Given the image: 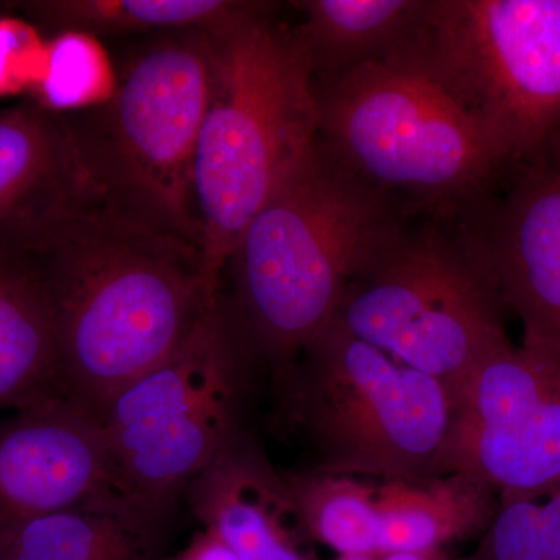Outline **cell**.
I'll return each instance as SVG.
<instances>
[{"label": "cell", "instance_id": "obj_1", "mask_svg": "<svg viewBox=\"0 0 560 560\" xmlns=\"http://www.w3.org/2000/svg\"><path fill=\"white\" fill-rule=\"evenodd\" d=\"M16 254L54 315L66 399L101 420L219 300L195 243L95 202Z\"/></svg>", "mask_w": 560, "mask_h": 560}, {"label": "cell", "instance_id": "obj_2", "mask_svg": "<svg viewBox=\"0 0 560 560\" xmlns=\"http://www.w3.org/2000/svg\"><path fill=\"white\" fill-rule=\"evenodd\" d=\"M278 3L205 32L209 98L194 165L198 242L212 290L232 250L276 191L318 147L307 47L276 21Z\"/></svg>", "mask_w": 560, "mask_h": 560}, {"label": "cell", "instance_id": "obj_3", "mask_svg": "<svg viewBox=\"0 0 560 560\" xmlns=\"http://www.w3.org/2000/svg\"><path fill=\"white\" fill-rule=\"evenodd\" d=\"M320 149L256 213L228 267L230 296L260 360L278 371L334 319L349 280L412 219ZM226 267V268H228Z\"/></svg>", "mask_w": 560, "mask_h": 560}, {"label": "cell", "instance_id": "obj_4", "mask_svg": "<svg viewBox=\"0 0 560 560\" xmlns=\"http://www.w3.org/2000/svg\"><path fill=\"white\" fill-rule=\"evenodd\" d=\"M313 86L320 149L411 215L458 219L511 173L469 110L401 51Z\"/></svg>", "mask_w": 560, "mask_h": 560}, {"label": "cell", "instance_id": "obj_5", "mask_svg": "<svg viewBox=\"0 0 560 560\" xmlns=\"http://www.w3.org/2000/svg\"><path fill=\"white\" fill-rule=\"evenodd\" d=\"M279 422L312 470L382 481L445 474L455 396L444 383L329 324L275 371Z\"/></svg>", "mask_w": 560, "mask_h": 560}, {"label": "cell", "instance_id": "obj_6", "mask_svg": "<svg viewBox=\"0 0 560 560\" xmlns=\"http://www.w3.org/2000/svg\"><path fill=\"white\" fill-rule=\"evenodd\" d=\"M209 83L205 32H175L127 62L108 102L62 116L102 206L198 248L194 165Z\"/></svg>", "mask_w": 560, "mask_h": 560}, {"label": "cell", "instance_id": "obj_7", "mask_svg": "<svg viewBox=\"0 0 560 560\" xmlns=\"http://www.w3.org/2000/svg\"><path fill=\"white\" fill-rule=\"evenodd\" d=\"M416 217L349 280L331 324L455 396L510 341L504 307L458 219Z\"/></svg>", "mask_w": 560, "mask_h": 560}, {"label": "cell", "instance_id": "obj_8", "mask_svg": "<svg viewBox=\"0 0 560 560\" xmlns=\"http://www.w3.org/2000/svg\"><path fill=\"white\" fill-rule=\"evenodd\" d=\"M256 360L238 313L221 290L179 348L103 411L102 427L125 488L175 508L189 482L243 429Z\"/></svg>", "mask_w": 560, "mask_h": 560}, {"label": "cell", "instance_id": "obj_9", "mask_svg": "<svg viewBox=\"0 0 560 560\" xmlns=\"http://www.w3.org/2000/svg\"><path fill=\"white\" fill-rule=\"evenodd\" d=\"M397 51L469 110L511 172L560 149V0H427Z\"/></svg>", "mask_w": 560, "mask_h": 560}, {"label": "cell", "instance_id": "obj_10", "mask_svg": "<svg viewBox=\"0 0 560 560\" xmlns=\"http://www.w3.org/2000/svg\"><path fill=\"white\" fill-rule=\"evenodd\" d=\"M459 470L500 499L560 489V346L523 334L460 385L445 474Z\"/></svg>", "mask_w": 560, "mask_h": 560}, {"label": "cell", "instance_id": "obj_11", "mask_svg": "<svg viewBox=\"0 0 560 560\" xmlns=\"http://www.w3.org/2000/svg\"><path fill=\"white\" fill-rule=\"evenodd\" d=\"M508 179L503 197H489L458 221L523 334L560 346V149Z\"/></svg>", "mask_w": 560, "mask_h": 560}, {"label": "cell", "instance_id": "obj_12", "mask_svg": "<svg viewBox=\"0 0 560 560\" xmlns=\"http://www.w3.org/2000/svg\"><path fill=\"white\" fill-rule=\"evenodd\" d=\"M125 488L102 422L68 399L0 420V550L28 522Z\"/></svg>", "mask_w": 560, "mask_h": 560}, {"label": "cell", "instance_id": "obj_13", "mask_svg": "<svg viewBox=\"0 0 560 560\" xmlns=\"http://www.w3.org/2000/svg\"><path fill=\"white\" fill-rule=\"evenodd\" d=\"M98 201L65 119L27 101L0 113V253H21Z\"/></svg>", "mask_w": 560, "mask_h": 560}, {"label": "cell", "instance_id": "obj_14", "mask_svg": "<svg viewBox=\"0 0 560 560\" xmlns=\"http://www.w3.org/2000/svg\"><path fill=\"white\" fill-rule=\"evenodd\" d=\"M202 529L241 560H311L308 540L283 471L245 429L187 486Z\"/></svg>", "mask_w": 560, "mask_h": 560}, {"label": "cell", "instance_id": "obj_15", "mask_svg": "<svg viewBox=\"0 0 560 560\" xmlns=\"http://www.w3.org/2000/svg\"><path fill=\"white\" fill-rule=\"evenodd\" d=\"M175 508L114 488L28 522L0 560H167Z\"/></svg>", "mask_w": 560, "mask_h": 560}, {"label": "cell", "instance_id": "obj_16", "mask_svg": "<svg viewBox=\"0 0 560 560\" xmlns=\"http://www.w3.org/2000/svg\"><path fill=\"white\" fill-rule=\"evenodd\" d=\"M500 497L467 471L377 485L382 555L445 550L455 541L482 536L499 510Z\"/></svg>", "mask_w": 560, "mask_h": 560}, {"label": "cell", "instance_id": "obj_17", "mask_svg": "<svg viewBox=\"0 0 560 560\" xmlns=\"http://www.w3.org/2000/svg\"><path fill=\"white\" fill-rule=\"evenodd\" d=\"M66 399L54 315L24 259L0 253V411Z\"/></svg>", "mask_w": 560, "mask_h": 560}, {"label": "cell", "instance_id": "obj_18", "mask_svg": "<svg viewBox=\"0 0 560 560\" xmlns=\"http://www.w3.org/2000/svg\"><path fill=\"white\" fill-rule=\"evenodd\" d=\"M300 31L311 57L313 83H326L383 60L407 44L427 0H304Z\"/></svg>", "mask_w": 560, "mask_h": 560}, {"label": "cell", "instance_id": "obj_19", "mask_svg": "<svg viewBox=\"0 0 560 560\" xmlns=\"http://www.w3.org/2000/svg\"><path fill=\"white\" fill-rule=\"evenodd\" d=\"M264 2L234 0H46L24 2L28 16L60 32L127 35L208 31L253 13Z\"/></svg>", "mask_w": 560, "mask_h": 560}, {"label": "cell", "instance_id": "obj_20", "mask_svg": "<svg viewBox=\"0 0 560 560\" xmlns=\"http://www.w3.org/2000/svg\"><path fill=\"white\" fill-rule=\"evenodd\" d=\"M283 477L308 540L338 556L382 555L377 485L312 469Z\"/></svg>", "mask_w": 560, "mask_h": 560}, {"label": "cell", "instance_id": "obj_21", "mask_svg": "<svg viewBox=\"0 0 560 560\" xmlns=\"http://www.w3.org/2000/svg\"><path fill=\"white\" fill-rule=\"evenodd\" d=\"M117 83L119 72L97 36L60 32L47 40L43 73L31 101L66 116L108 102Z\"/></svg>", "mask_w": 560, "mask_h": 560}, {"label": "cell", "instance_id": "obj_22", "mask_svg": "<svg viewBox=\"0 0 560 560\" xmlns=\"http://www.w3.org/2000/svg\"><path fill=\"white\" fill-rule=\"evenodd\" d=\"M469 560H560V489L500 499Z\"/></svg>", "mask_w": 560, "mask_h": 560}, {"label": "cell", "instance_id": "obj_23", "mask_svg": "<svg viewBox=\"0 0 560 560\" xmlns=\"http://www.w3.org/2000/svg\"><path fill=\"white\" fill-rule=\"evenodd\" d=\"M47 40L28 22L0 16V98L32 94L43 73Z\"/></svg>", "mask_w": 560, "mask_h": 560}, {"label": "cell", "instance_id": "obj_24", "mask_svg": "<svg viewBox=\"0 0 560 560\" xmlns=\"http://www.w3.org/2000/svg\"><path fill=\"white\" fill-rule=\"evenodd\" d=\"M167 560H241L235 556V552L223 544L219 537L208 533V530H200L195 534L190 544L179 551L178 555L171 556Z\"/></svg>", "mask_w": 560, "mask_h": 560}, {"label": "cell", "instance_id": "obj_25", "mask_svg": "<svg viewBox=\"0 0 560 560\" xmlns=\"http://www.w3.org/2000/svg\"><path fill=\"white\" fill-rule=\"evenodd\" d=\"M381 560H469L466 558H455L447 550H427V551H393L385 552Z\"/></svg>", "mask_w": 560, "mask_h": 560}, {"label": "cell", "instance_id": "obj_26", "mask_svg": "<svg viewBox=\"0 0 560 560\" xmlns=\"http://www.w3.org/2000/svg\"><path fill=\"white\" fill-rule=\"evenodd\" d=\"M381 556H361V555L338 556V558L334 559V560H381Z\"/></svg>", "mask_w": 560, "mask_h": 560}]
</instances>
